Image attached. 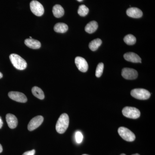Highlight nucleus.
<instances>
[{
    "instance_id": "8",
    "label": "nucleus",
    "mask_w": 155,
    "mask_h": 155,
    "mask_svg": "<svg viewBox=\"0 0 155 155\" xmlns=\"http://www.w3.org/2000/svg\"><path fill=\"white\" fill-rule=\"evenodd\" d=\"M44 118L41 116H37L31 119L28 125V129L29 131H32L41 125L43 122Z\"/></svg>"
},
{
    "instance_id": "15",
    "label": "nucleus",
    "mask_w": 155,
    "mask_h": 155,
    "mask_svg": "<svg viewBox=\"0 0 155 155\" xmlns=\"http://www.w3.org/2000/svg\"><path fill=\"white\" fill-rule=\"evenodd\" d=\"M53 14L56 18H61L64 14V10L63 7L59 5L54 6L52 10Z\"/></svg>"
},
{
    "instance_id": "3",
    "label": "nucleus",
    "mask_w": 155,
    "mask_h": 155,
    "mask_svg": "<svg viewBox=\"0 0 155 155\" xmlns=\"http://www.w3.org/2000/svg\"><path fill=\"white\" fill-rule=\"evenodd\" d=\"M130 94L135 98L141 100L148 99L151 95L148 91L143 88L134 89L131 91Z\"/></svg>"
},
{
    "instance_id": "20",
    "label": "nucleus",
    "mask_w": 155,
    "mask_h": 155,
    "mask_svg": "<svg viewBox=\"0 0 155 155\" xmlns=\"http://www.w3.org/2000/svg\"><path fill=\"white\" fill-rule=\"evenodd\" d=\"M124 41L125 43L129 45H132L135 44L136 42V38L135 36L131 34H128L126 35L124 38Z\"/></svg>"
},
{
    "instance_id": "1",
    "label": "nucleus",
    "mask_w": 155,
    "mask_h": 155,
    "mask_svg": "<svg viewBox=\"0 0 155 155\" xmlns=\"http://www.w3.org/2000/svg\"><path fill=\"white\" fill-rule=\"evenodd\" d=\"M69 117L66 114L60 116L56 125V129L58 133H64L67 130L69 125Z\"/></svg>"
},
{
    "instance_id": "14",
    "label": "nucleus",
    "mask_w": 155,
    "mask_h": 155,
    "mask_svg": "<svg viewBox=\"0 0 155 155\" xmlns=\"http://www.w3.org/2000/svg\"><path fill=\"white\" fill-rule=\"evenodd\" d=\"M25 45L30 48L38 49L41 47L40 42L32 38L26 39L24 41Z\"/></svg>"
},
{
    "instance_id": "6",
    "label": "nucleus",
    "mask_w": 155,
    "mask_h": 155,
    "mask_svg": "<svg viewBox=\"0 0 155 155\" xmlns=\"http://www.w3.org/2000/svg\"><path fill=\"white\" fill-rule=\"evenodd\" d=\"M31 11L34 14L41 17L44 13V8L40 3L37 1H32L30 4Z\"/></svg>"
},
{
    "instance_id": "5",
    "label": "nucleus",
    "mask_w": 155,
    "mask_h": 155,
    "mask_svg": "<svg viewBox=\"0 0 155 155\" xmlns=\"http://www.w3.org/2000/svg\"><path fill=\"white\" fill-rule=\"evenodd\" d=\"M118 133L124 140L128 142L134 141L135 139V135L131 130L124 127H119Z\"/></svg>"
},
{
    "instance_id": "9",
    "label": "nucleus",
    "mask_w": 155,
    "mask_h": 155,
    "mask_svg": "<svg viewBox=\"0 0 155 155\" xmlns=\"http://www.w3.org/2000/svg\"><path fill=\"white\" fill-rule=\"evenodd\" d=\"M8 96L11 99L20 103H25L27 98L25 95L19 92L11 91L8 93Z\"/></svg>"
},
{
    "instance_id": "10",
    "label": "nucleus",
    "mask_w": 155,
    "mask_h": 155,
    "mask_svg": "<svg viewBox=\"0 0 155 155\" xmlns=\"http://www.w3.org/2000/svg\"><path fill=\"white\" fill-rule=\"evenodd\" d=\"M75 64L78 69L81 72H86L88 70V65L86 60L80 57H77L75 58Z\"/></svg>"
},
{
    "instance_id": "11",
    "label": "nucleus",
    "mask_w": 155,
    "mask_h": 155,
    "mask_svg": "<svg viewBox=\"0 0 155 155\" xmlns=\"http://www.w3.org/2000/svg\"><path fill=\"white\" fill-rule=\"evenodd\" d=\"M126 61L134 63H141V59L138 55L133 52H128L124 55Z\"/></svg>"
},
{
    "instance_id": "2",
    "label": "nucleus",
    "mask_w": 155,
    "mask_h": 155,
    "mask_svg": "<svg viewBox=\"0 0 155 155\" xmlns=\"http://www.w3.org/2000/svg\"><path fill=\"white\" fill-rule=\"evenodd\" d=\"M10 59L15 68L19 70H24L27 67V64L25 60L19 55L13 54L10 55Z\"/></svg>"
},
{
    "instance_id": "26",
    "label": "nucleus",
    "mask_w": 155,
    "mask_h": 155,
    "mask_svg": "<svg viewBox=\"0 0 155 155\" xmlns=\"http://www.w3.org/2000/svg\"><path fill=\"white\" fill-rule=\"evenodd\" d=\"M3 151V147L2 146V145L0 144V153H1Z\"/></svg>"
},
{
    "instance_id": "30",
    "label": "nucleus",
    "mask_w": 155,
    "mask_h": 155,
    "mask_svg": "<svg viewBox=\"0 0 155 155\" xmlns=\"http://www.w3.org/2000/svg\"><path fill=\"white\" fill-rule=\"evenodd\" d=\"M120 155H125V154L123 153V154H121Z\"/></svg>"
},
{
    "instance_id": "29",
    "label": "nucleus",
    "mask_w": 155,
    "mask_h": 155,
    "mask_svg": "<svg viewBox=\"0 0 155 155\" xmlns=\"http://www.w3.org/2000/svg\"><path fill=\"white\" fill-rule=\"evenodd\" d=\"M132 155H140L139 154L136 153V154H134Z\"/></svg>"
},
{
    "instance_id": "12",
    "label": "nucleus",
    "mask_w": 155,
    "mask_h": 155,
    "mask_svg": "<svg viewBox=\"0 0 155 155\" xmlns=\"http://www.w3.org/2000/svg\"><path fill=\"white\" fill-rule=\"evenodd\" d=\"M6 119L10 128L14 129L17 127L18 125V120L16 116L12 114H8L6 115Z\"/></svg>"
},
{
    "instance_id": "16",
    "label": "nucleus",
    "mask_w": 155,
    "mask_h": 155,
    "mask_svg": "<svg viewBox=\"0 0 155 155\" xmlns=\"http://www.w3.org/2000/svg\"><path fill=\"white\" fill-rule=\"evenodd\" d=\"M98 27L97 23L95 21H91L87 23L85 27V31L88 33L92 34L94 32Z\"/></svg>"
},
{
    "instance_id": "23",
    "label": "nucleus",
    "mask_w": 155,
    "mask_h": 155,
    "mask_svg": "<svg viewBox=\"0 0 155 155\" xmlns=\"http://www.w3.org/2000/svg\"><path fill=\"white\" fill-rule=\"evenodd\" d=\"M75 140L76 142L78 143H80L83 140V137L82 133L80 131H77L75 133Z\"/></svg>"
},
{
    "instance_id": "24",
    "label": "nucleus",
    "mask_w": 155,
    "mask_h": 155,
    "mask_svg": "<svg viewBox=\"0 0 155 155\" xmlns=\"http://www.w3.org/2000/svg\"><path fill=\"white\" fill-rule=\"evenodd\" d=\"M35 150H31L25 152L22 155H35Z\"/></svg>"
},
{
    "instance_id": "4",
    "label": "nucleus",
    "mask_w": 155,
    "mask_h": 155,
    "mask_svg": "<svg viewBox=\"0 0 155 155\" xmlns=\"http://www.w3.org/2000/svg\"><path fill=\"white\" fill-rule=\"evenodd\" d=\"M122 113L125 117L130 119H137L140 116L139 110L134 107H125L122 110Z\"/></svg>"
},
{
    "instance_id": "32",
    "label": "nucleus",
    "mask_w": 155,
    "mask_h": 155,
    "mask_svg": "<svg viewBox=\"0 0 155 155\" xmlns=\"http://www.w3.org/2000/svg\"><path fill=\"white\" fill-rule=\"evenodd\" d=\"M83 155H87V154H84Z\"/></svg>"
},
{
    "instance_id": "28",
    "label": "nucleus",
    "mask_w": 155,
    "mask_h": 155,
    "mask_svg": "<svg viewBox=\"0 0 155 155\" xmlns=\"http://www.w3.org/2000/svg\"><path fill=\"white\" fill-rule=\"evenodd\" d=\"M77 1L79 2H81L82 1H83V0H77Z\"/></svg>"
},
{
    "instance_id": "18",
    "label": "nucleus",
    "mask_w": 155,
    "mask_h": 155,
    "mask_svg": "<svg viewBox=\"0 0 155 155\" xmlns=\"http://www.w3.org/2000/svg\"><path fill=\"white\" fill-rule=\"evenodd\" d=\"M32 94L38 98L40 100H43L45 98V94L44 92L41 89L37 86L34 87L31 89Z\"/></svg>"
},
{
    "instance_id": "17",
    "label": "nucleus",
    "mask_w": 155,
    "mask_h": 155,
    "mask_svg": "<svg viewBox=\"0 0 155 155\" xmlns=\"http://www.w3.org/2000/svg\"><path fill=\"white\" fill-rule=\"evenodd\" d=\"M68 29V26L64 23H58L54 26V30L58 33H64L67 32Z\"/></svg>"
},
{
    "instance_id": "13",
    "label": "nucleus",
    "mask_w": 155,
    "mask_h": 155,
    "mask_svg": "<svg viewBox=\"0 0 155 155\" xmlns=\"http://www.w3.org/2000/svg\"><path fill=\"white\" fill-rule=\"evenodd\" d=\"M126 14L129 17L139 18L142 17L143 13L140 9L136 8H130L126 11Z\"/></svg>"
},
{
    "instance_id": "31",
    "label": "nucleus",
    "mask_w": 155,
    "mask_h": 155,
    "mask_svg": "<svg viewBox=\"0 0 155 155\" xmlns=\"http://www.w3.org/2000/svg\"><path fill=\"white\" fill-rule=\"evenodd\" d=\"M29 38H31V37H29Z\"/></svg>"
},
{
    "instance_id": "21",
    "label": "nucleus",
    "mask_w": 155,
    "mask_h": 155,
    "mask_svg": "<svg viewBox=\"0 0 155 155\" xmlns=\"http://www.w3.org/2000/svg\"><path fill=\"white\" fill-rule=\"evenodd\" d=\"M89 12V9L84 5H81L79 7L78 13L81 17H85Z\"/></svg>"
},
{
    "instance_id": "7",
    "label": "nucleus",
    "mask_w": 155,
    "mask_h": 155,
    "mask_svg": "<svg viewBox=\"0 0 155 155\" xmlns=\"http://www.w3.org/2000/svg\"><path fill=\"white\" fill-rule=\"evenodd\" d=\"M122 77L127 80H133L137 78L138 73L135 69L131 68H123L122 70Z\"/></svg>"
},
{
    "instance_id": "22",
    "label": "nucleus",
    "mask_w": 155,
    "mask_h": 155,
    "mask_svg": "<svg viewBox=\"0 0 155 155\" xmlns=\"http://www.w3.org/2000/svg\"><path fill=\"white\" fill-rule=\"evenodd\" d=\"M104 69V64L102 63H100L98 64L96 70L95 75L97 77H100L102 75Z\"/></svg>"
},
{
    "instance_id": "27",
    "label": "nucleus",
    "mask_w": 155,
    "mask_h": 155,
    "mask_svg": "<svg viewBox=\"0 0 155 155\" xmlns=\"http://www.w3.org/2000/svg\"><path fill=\"white\" fill-rule=\"evenodd\" d=\"M3 77V74H2V73H1V72H0V78H2Z\"/></svg>"
},
{
    "instance_id": "19",
    "label": "nucleus",
    "mask_w": 155,
    "mask_h": 155,
    "mask_svg": "<svg viewBox=\"0 0 155 155\" xmlns=\"http://www.w3.org/2000/svg\"><path fill=\"white\" fill-rule=\"evenodd\" d=\"M102 43L101 40L100 38H97L94 40L92 41L89 44V47L91 51H96L98 48L101 45Z\"/></svg>"
},
{
    "instance_id": "25",
    "label": "nucleus",
    "mask_w": 155,
    "mask_h": 155,
    "mask_svg": "<svg viewBox=\"0 0 155 155\" xmlns=\"http://www.w3.org/2000/svg\"><path fill=\"white\" fill-rule=\"evenodd\" d=\"M3 125V122L2 120V118L0 117V128H2V127Z\"/></svg>"
}]
</instances>
